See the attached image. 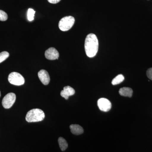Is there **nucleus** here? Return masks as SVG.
<instances>
[{
	"mask_svg": "<svg viewBox=\"0 0 152 152\" xmlns=\"http://www.w3.org/2000/svg\"><path fill=\"white\" fill-rule=\"evenodd\" d=\"M85 49L86 54L89 58L96 56L99 49V41L96 36L94 34L87 35L85 39Z\"/></svg>",
	"mask_w": 152,
	"mask_h": 152,
	"instance_id": "1",
	"label": "nucleus"
},
{
	"mask_svg": "<svg viewBox=\"0 0 152 152\" xmlns=\"http://www.w3.org/2000/svg\"><path fill=\"white\" fill-rule=\"evenodd\" d=\"M45 118V113L42 110L34 109L28 112L26 115V120L28 123L37 122L43 121Z\"/></svg>",
	"mask_w": 152,
	"mask_h": 152,
	"instance_id": "2",
	"label": "nucleus"
},
{
	"mask_svg": "<svg viewBox=\"0 0 152 152\" xmlns=\"http://www.w3.org/2000/svg\"><path fill=\"white\" fill-rule=\"evenodd\" d=\"M75 22V19L73 17L69 16L64 17L59 22V28L61 31H66L72 27Z\"/></svg>",
	"mask_w": 152,
	"mask_h": 152,
	"instance_id": "3",
	"label": "nucleus"
},
{
	"mask_svg": "<svg viewBox=\"0 0 152 152\" xmlns=\"http://www.w3.org/2000/svg\"><path fill=\"white\" fill-rule=\"evenodd\" d=\"M8 80L11 84L15 86H22L25 83L23 77L16 72H13L9 75Z\"/></svg>",
	"mask_w": 152,
	"mask_h": 152,
	"instance_id": "4",
	"label": "nucleus"
},
{
	"mask_svg": "<svg viewBox=\"0 0 152 152\" xmlns=\"http://www.w3.org/2000/svg\"><path fill=\"white\" fill-rule=\"evenodd\" d=\"M16 95L14 93H10L3 98L2 104L5 109H10L13 106L16 101Z\"/></svg>",
	"mask_w": 152,
	"mask_h": 152,
	"instance_id": "5",
	"label": "nucleus"
},
{
	"mask_svg": "<svg viewBox=\"0 0 152 152\" xmlns=\"http://www.w3.org/2000/svg\"><path fill=\"white\" fill-rule=\"evenodd\" d=\"M97 104L99 109L102 111L108 112L112 107V104L107 99L101 98L98 100Z\"/></svg>",
	"mask_w": 152,
	"mask_h": 152,
	"instance_id": "6",
	"label": "nucleus"
},
{
	"mask_svg": "<svg viewBox=\"0 0 152 152\" xmlns=\"http://www.w3.org/2000/svg\"><path fill=\"white\" fill-rule=\"evenodd\" d=\"M45 56L48 60L58 59L59 57V53L56 49L54 48H50L45 52Z\"/></svg>",
	"mask_w": 152,
	"mask_h": 152,
	"instance_id": "7",
	"label": "nucleus"
},
{
	"mask_svg": "<svg viewBox=\"0 0 152 152\" xmlns=\"http://www.w3.org/2000/svg\"><path fill=\"white\" fill-rule=\"evenodd\" d=\"M39 79L44 85L49 84L50 82V77L48 72L45 70H41L38 74Z\"/></svg>",
	"mask_w": 152,
	"mask_h": 152,
	"instance_id": "8",
	"label": "nucleus"
},
{
	"mask_svg": "<svg viewBox=\"0 0 152 152\" xmlns=\"http://www.w3.org/2000/svg\"><path fill=\"white\" fill-rule=\"evenodd\" d=\"M75 91L72 87L69 86H67L64 87V89L61 92V95L66 100L69 99V97L75 94Z\"/></svg>",
	"mask_w": 152,
	"mask_h": 152,
	"instance_id": "9",
	"label": "nucleus"
},
{
	"mask_svg": "<svg viewBox=\"0 0 152 152\" xmlns=\"http://www.w3.org/2000/svg\"><path fill=\"white\" fill-rule=\"evenodd\" d=\"M71 132L76 135L81 134L84 132L83 127L77 124H72L70 126Z\"/></svg>",
	"mask_w": 152,
	"mask_h": 152,
	"instance_id": "10",
	"label": "nucleus"
},
{
	"mask_svg": "<svg viewBox=\"0 0 152 152\" xmlns=\"http://www.w3.org/2000/svg\"><path fill=\"white\" fill-rule=\"evenodd\" d=\"M119 93L121 96H123L132 97L133 94V90L128 87H123L119 91Z\"/></svg>",
	"mask_w": 152,
	"mask_h": 152,
	"instance_id": "11",
	"label": "nucleus"
},
{
	"mask_svg": "<svg viewBox=\"0 0 152 152\" xmlns=\"http://www.w3.org/2000/svg\"><path fill=\"white\" fill-rule=\"evenodd\" d=\"M59 145L61 150L63 151H65L67 148L68 145L67 142L66 140L65 139L62 137H60L58 140Z\"/></svg>",
	"mask_w": 152,
	"mask_h": 152,
	"instance_id": "12",
	"label": "nucleus"
},
{
	"mask_svg": "<svg viewBox=\"0 0 152 152\" xmlns=\"http://www.w3.org/2000/svg\"><path fill=\"white\" fill-rule=\"evenodd\" d=\"M124 80V77L122 75H118L115 77L112 80V84L113 85L119 84Z\"/></svg>",
	"mask_w": 152,
	"mask_h": 152,
	"instance_id": "13",
	"label": "nucleus"
},
{
	"mask_svg": "<svg viewBox=\"0 0 152 152\" xmlns=\"http://www.w3.org/2000/svg\"><path fill=\"white\" fill-rule=\"evenodd\" d=\"M36 12L32 9H29L27 13V18L29 21H32L34 20L35 14Z\"/></svg>",
	"mask_w": 152,
	"mask_h": 152,
	"instance_id": "14",
	"label": "nucleus"
},
{
	"mask_svg": "<svg viewBox=\"0 0 152 152\" xmlns=\"http://www.w3.org/2000/svg\"><path fill=\"white\" fill-rule=\"evenodd\" d=\"M10 56V54L8 52L4 51L0 53V63L4 61L7 59Z\"/></svg>",
	"mask_w": 152,
	"mask_h": 152,
	"instance_id": "15",
	"label": "nucleus"
},
{
	"mask_svg": "<svg viewBox=\"0 0 152 152\" xmlns=\"http://www.w3.org/2000/svg\"><path fill=\"white\" fill-rule=\"evenodd\" d=\"M8 19L7 14L5 12L0 10V21H5Z\"/></svg>",
	"mask_w": 152,
	"mask_h": 152,
	"instance_id": "16",
	"label": "nucleus"
},
{
	"mask_svg": "<svg viewBox=\"0 0 152 152\" xmlns=\"http://www.w3.org/2000/svg\"><path fill=\"white\" fill-rule=\"evenodd\" d=\"M147 75L150 80H152V67L150 68L147 71Z\"/></svg>",
	"mask_w": 152,
	"mask_h": 152,
	"instance_id": "17",
	"label": "nucleus"
},
{
	"mask_svg": "<svg viewBox=\"0 0 152 152\" xmlns=\"http://www.w3.org/2000/svg\"><path fill=\"white\" fill-rule=\"evenodd\" d=\"M48 1L51 4H56L59 2L61 0H48Z\"/></svg>",
	"mask_w": 152,
	"mask_h": 152,
	"instance_id": "18",
	"label": "nucleus"
},
{
	"mask_svg": "<svg viewBox=\"0 0 152 152\" xmlns=\"http://www.w3.org/2000/svg\"><path fill=\"white\" fill-rule=\"evenodd\" d=\"M1 92H0V97H1Z\"/></svg>",
	"mask_w": 152,
	"mask_h": 152,
	"instance_id": "19",
	"label": "nucleus"
}]
</instances>
